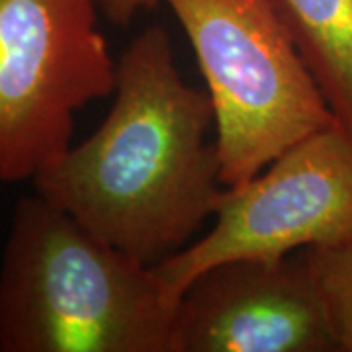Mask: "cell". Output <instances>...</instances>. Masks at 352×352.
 <instances>
[{
    "label": "cell",
    "instance_id": "cell-1",
    "mask_svg": "<svg viewBox=\"0 0 352 352\" xmlns=\"http://www.w3.org/2000/svg\"><path fill=\"white\" fill-rule=\"evenodd\" d=\"M212 126L208 90L182 78L168 32L151 25L120 57L100 127L34 186L116 249L157 266L214 217L223 184Z\"/></svg>",
    "mask_w": 352,
    "mask_h": 352
},
{
    "label": "cell",
    "instance_id": "cell-2",
    "mask_svg": "<svg viewBox=\"0 0 352 352\" xmlns=\"http://www.w3.org/2000/svg\"><path fill=\"white\" fill-rule=\"evenodd\" d=\"M175 309L155 266L38 192L16 204L0 261V351L170 352Z\"/></svg>",
    "mask_w": 352,
    "mask_h": 352
},
{
    "label": "cell",
    "instance_id": "cell-3",
    "mask_svg": "<svg viewBox=\"0 0 352 352\" xmlns=\"http://www.w3.org/2000/svg\"><path fill=\"white\" fill-rule=\"evenodd\" d=\"M214 106L221 184L239 186L289 145L335 124L276 0H164Z\"/></svg>",
    "mask_w": 352,
    "mask_h": 352
},
{
    "label": "cell",
    "instance_id": "cell-4",
    "mask_svg": "<svg viewBox=\"0 0 352 352\" xmlns=\"http://www.w3.org/2000/svg\"><path fill=\"white\" fill-rule=\"evenodd\" d=\"M96 0H0V180H36L73 147L75 113L113 94Z\"/></svg>",
    "mask_w": 352,
    "mask_h": 352
},
{
    "label": "cell",
    "instance_id": "cell-5",
    "mask_svg": "<svg viewBox=\"0 0 352 352\" xmlns=\"http://www.w3.org/2000/svg\"><path fill=\"white\" fill-rule=\"evenodd\" d=\"M214 226L155 266L166 296L215 264L278 258L352 235V133L331 124L289 145L251 180L223 186Z\"/></svg>",
    "mask_w": 352,
    "mask_h": 352
},
{
    "label": "cell",
    "instance_id": "cell-6",
    "mask_svg": "<svg viewBox=\"0 0 352 352\" xmlns=\"http://www.w3.org/2000/svg\"><path fill=\"white\" fill-rule=\"evenodd\" d=\"M170 352H339L305 252L233 258L176 302Z\"/></svg>",
    "mask_w": 352,
    "mask_h": 352
},
{
    "label": "cell",
    "instance_id": "cell-7",
    "mask_svg": "<svg viewBox=\"0 0 352 352\" xmlns=\"http://www.w3.org/2000/svg\"><path fill=\"white\" fill-rule=\"evenodd\" d=\"M337 124L352 133V0H276Z\"/></svg>",
    "mask_w": 352,
    "mask_h": 352
},
{
    "label": "cell",
    "instance_id": "cell-8",
    "mask_svg": "<svg viewBox=\"0 0 352 352\" xmlns=\"http://www.w3.org/2000/svg\"><path fill=\"white\" fill-rule=\"evenodd\" d=\"M339 352H352V235L303 249Z\"/></svg>",
    "mask_w": 352,
    "mask_h": 352
},
{
    "label": "cell",
    "instance_id": "cell-9",
    "mask_svg": "<svg viewBox=\"0 0 352 352\" xmlns=\"http://www.w3.org/2000/svg\"><path fill=\"white\" fill-rule=\"evenodd\" d=\"M100 12L116 25H129L143 10H151L159 0H96Z\"/></svg>",
    "mask_w": 352,
    "mask_h": 352
}]
</instances>
